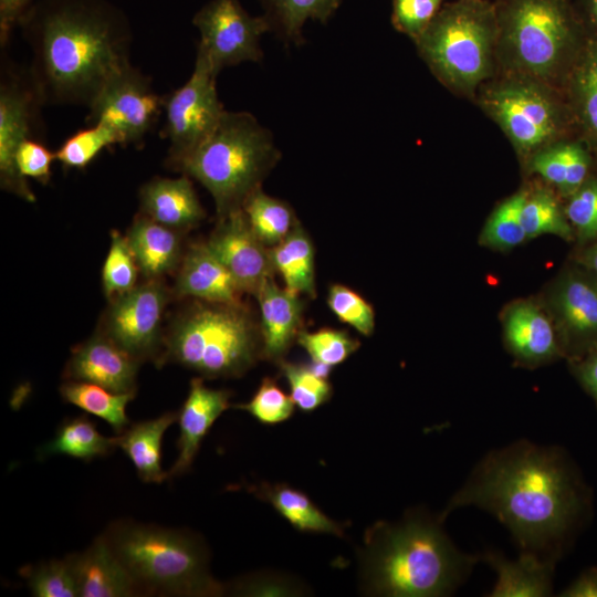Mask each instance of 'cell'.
I'll return each instance as SVG.
<instances>
[{
  "label": "cell",
  "instance_id": "obj_1",
  "mask_svg": "<svg viewBox=\"0 0 597 597\" xmlns=\"http://www.w3.org/2000/svg\"><path fill=\"white\" fill-rule=\"evenodd\" d=\"M475 505L499 519L522 552L553 559L589 506L583 479L566 452L517 441L489 453L440 516Z\"/></svg>",
  "mask_w": 597,
  "mask_h": 597
},
{
  "label": "cell",
  "instance_id": "obj_2",
  "mask_svg": "<svg viewBox=\"0 0 597 597\" xmlns=\"http://www.w3.org/2000/svg\"><path fill=\"white\" fill-rule=\"evenodd\" d=\"M18 27L31 50L28 74L42 104L88 107L130 63V23L109 0H38Z\"/></svg>",
  "mask_w": 597,
  "mask_h": 597
},
{
  "label": "cell",
  "instance_id": "obj_3",
  "mask_svg": "<svg viewBox=\"0 0 597 597\" xmlns=\"http://www.w3.org/2000/svg\"><path fill=\"white\" fill-rule=\"evenodd\" d=\"M441 520L415 513L398 523L377 522L359 552L360 583L368 595L444 596L465 578L476 556L458 551Z\"/></svg>",
  "mask_w": 597,
  "mask_h": 597
},
{
  "label": "cell",
  "instance_id": "obj_4",
  "mask_svg": "<svg viewBox=\"0 0 597 597\" xmlns=\"http://www.w3.org/2000/svg\"><path fill=\"white\" fill-rule=\"evenodd\" d=\"M496 61L504 74L564 92L593 33L570 0H495Z\"/></svg>",
  "mask_w": 597,
  "mask_h": 597
},
{
  "label": "cell",
  "instance_id": "obj_5",
  "mask_svg": "<svg viewBox=\"0 0 597 597\" xmlns=\"http://www.w3.org/2000/svg\"><path fill=\"white\" fill-rule=\"evenodd\" d=\"M102 534L140 595L220 596L227 591L210 573L205 543L191 532L119 520Z\"/></svg>",
  "mask_w": 597,
  "mask_h": 597
},
{
  "label": "cell",
  "instance_id": "obj_6",
  "mask_svg": "<svg viewBox=\"0 0 597 597\" xmlns=\"http://www.w3.org/2000/svg\"><path fill=\"white\" fill-rule=\"evenodd\" d=\"M280 158L271 132L252 114L226 111L214 132L176 170L211 193L222 218L242 209Z\"/></svg>",
  "mask_w": 597,
  "mask_h": 597
},
{
  "label": "cell",
  "instance_id": "obj_7",
  "mask_svg": "<svg viewBox=\"0 0 597 597\" xmlns=\"http://www.w3.org/2000/svg\"><path fill=\"white\" fill-rule=\"evenodd\" d=\"M262 358L260 324L241 304L195 302L175 321L160 363L206 378L241 377Z\"/></svg>",
  "mask_w": 597,
  "mask_h": 597
},
{
  "label": "cell",
  "instance_id": "obj_8",
  "mask_svg": "<svg viewBox=\"0 0 597 597\" xmlns=\"http://www.w3.org/2000/svg\"><path fill=\"white\" fill-rule=\"evenodd\" d=\"M495 2L458 0L441 7L415 41L432 74L449 90L474 97L496 65Z\"/></svg>",
  "mask_w": 597,
  "mask_h": 597
},
{
  "label": "cell",
  "instance_id": "obj_9",
  "mask_svg": "<svg viewBox=\"0 0 597 597\" xmlns=\"http://www.w3.org/2000/svg\"><path fill=\"white\" fill-rule=\"evenodd\" d=\"M478 103L527 160L536 151L565 139L573 117L561 91L541 82L503 74L478 90Z\"/></svg>",
  "mask_w": 597,
  "mask_h": 597
},
{
  "label": "cell",
  "instance_id": "obj_10",
  "mask_svg": "<svg viewBox=\"0 0 597 597\" xmlns=\"http://www.w3.org/2000/svg\"><path fill=\"white\" fill-rule=\"evenodd\" d=\"M217 76L209 62L197 53L188 81L163 96V137L169 143L167 163L175 170L209 138L226 112L218 96Z\"/></svg>",
  "mask_w": 597,
  "mask_h": 597
},
{
  "label": "cell",
  "instance_id": "obj_11",
  "mask_svg": "<svg viewBox=\"0 0 597 597\" xmlns=\"http://www.w3.org/2000/svg\"><path fill=\"white\" fill-rule=\"evenodd\" d=\"M200 33L197 53L219 74L228 66L263 59L262 34L271 31L264 15H251L239 0H210L192 18Z\"/></svg>",
  "mask_w": 597,
  "mask_h": 597
},
{
  "label": "cell",
  "instance_id": "obj_12",
  "mask_svg": "<svg viewBox=\"0 0 597 597\" xmlns=\"http://www.w3.org/2000/svg\"><path fill=\"white\" fill-rule=\"evenodd\" d=\"M87 122L111 127L122 145L143 144L163 111V96L132 63L115 73L88 106Z\"/></svg>",
  "mask_w": 597,
  "mask_h": 597
},
{
  "label": "cell",
  "instance_id": "obj_13",
  "mask_svg": "<svg viewBox=\"0 0 597 597\" xmlns=\"http://www.w3.org/2000/svg\"><path fill=\"white\" fill-rule=\"evenodd\" d=\"M541 303L549 314L569 360L597 346V280L575 263L546 287Z\"/></svg>",
  "mask_w": 597,
  "mask_h": 597
},
{
  "label": "cell",
  "instance_id": "obj_14",
  "mask_svg": "<svg viewBox=\"0 0 597 597\" xmlns=\"http://www.w3.org/2000/svg\"><path fill=\"white\" fill-rule=\"evenodd\" d=\"M39 100L29 74L2 66L0 82V184L1 188L25 201L35 196L17 166L20 145L32 137Z\"/></svg>",
  "mask_w": 597,
  "mask_h": 597
},
{
  "label": "cell",
  "instance_id": "obj_15",
  "mask_svg": "<svg viewBox=\"0 0 597 597\" xmlns=\"http://www.w3.org/2000/svg\"><path fill=\"white\" fill-rule=\"evenodd\" d=\"M168 294L158 280H149L112 300L103 334L139 363L154 358L160 344Z\"/></svg>",
  "mask_w": 597,
  "mask_h": 597
},
{
  "label": "cell",
  "instance_id": "obj_16",
  "mask_svg": "<svg viewBox=\"0 0 597 597\" xmlns=\"http://www.w3.org/2000/svg\"><path fill=\"white\" fill-rule=\"evenodd\" d=\"M206 243L244 293L255 296L264 282L274 276L270 249L254 233L242 209L219 218Z\"/></svg>",
  "mask_w": 597,
  "mask_h": 597
},
{
  "label": "cell",
  "instance_id": "obj_17",
  "mask_svg": "<svg viewBox=\"0 0 597 597\" xmlns=\"http://www.w3.org/2000/svg\"><path fill=\"white\" fill-rule=\"evenodd\" d=\"M501 320L504 345L520 365L535 368L564 357L555 325L538 298L510 303Z\"/></svg>",
  "mask_w": 597,
  "mask_h": 597
},
{
  "label": "cell",
  "instance_id": "obj_18",
  "mask_svg": "<svg viewBox=\"0 0 597 597\" xmlns=\"http://www.w3.org/2000/svg\"><path fill=\"white\" fill-rule=\"evenodd\" d=\"M139 362L104 334L77 346L66 365L67 380L92 383L114 392L136 394Z\"/></svg>",
  "mask_w": 597,
  "mask_h": 597
},
{
  "label": "cell",
  "instance_id": "obj_19",
  "mask_svg": "<svg viewBox=\"0 0 597 597\" xmlns=\"http://www.w3.org/2000/svg\"><path fill=\"white\" fill-rule=\"evenodd\" d=\"M260 307L262 358L279 364L303 329L305 302L302 295L268 279L255 295Z\"/></svg>",
  "mask_w": 597,
  "mask_h": 597
},
{
  "label": "cell",
  "instance_id": "obj_20",
  "mask_svg": "<svg viewBox=\"0 0 597 597\" xmlns=\"http://www.w3.org/2000/svg\"><path fill=\"white\" fill-rule=\"evenodd\" d=\"M230 397L229 390L209 388L202 378L190 381L188 396L178 412V457L167 471L168 479L182 475L190 469L203 438L214 421L231 406Z\"/></svg>",
  "mask_w": 597,
  "mask_h": 597
},
{
  "label": "cell",
  "instance_id": "obj_21",
  "mask_svg": "<svg viewBox=\"0 0 597 597\" xmlns=\"http://www.w3.org/2000/svg\"><path fill=\"white\" fill-rule=\"evenodd\" d=\"M176 293L198 301L241 304L244 293L207 243L192 244L185 254L176 280Z\"/></svg>",
  "mask_w": 597,
  "mask_h": 597
},
{
  "label": "cell",
  "instance_id": "obj_22",
  "mask_svg": "<svg viewBox=\"0 0 597 597\" xmlns=\"http://www.w3.org/2000/svg\"><path fill=\"white\" fill-rule=\"evenodd\" d=\"M80 597L140 596L134 579L109 547L103 534L80 553L67 556Z\"/></svg>",
  "mask_w": 597,
  "mask_h": 597
},
{
  "label": "cell",
  "instance_id": "obj_23",
  "mask_svg": "<svg viewBox=\"0 0 597 597\" xmlns=\"http://www.w3.org/2000/svg\"><path fill=\"white\" fill-rule=\"evenodd\" d=\"M140 213L151 220L181 231L193 228L206 216L190 177H156L139 190Z\"/></svg>",
  "mask_w": 597,
  "mask_h": 597
},
{
  "label": "cell",
  "instance_id": "obj_24",
  "mask_svg": "<svg viewBox=\"0 0 597 597\" xmlns=\"http://www.w3.org/2000/svg\"><path fill=\"white\" fill-rule=\"evenodd\" d=\"M574 126L580 140L590 151L597 153V33L587 39L576 60L565 88Z\"/></svg>",
  "mask_w": 597,
  "mask_h": 597
},
{
  "label": "cell",
  "instance_id": "obj_25",
  "mask_svg": "<svg viewBox=\"0 0 597 597\" xmlns=\"http://www.w3.org/2000/svg\"><path fill=\"white\" fill-rule=\"evenodd\" d=\"M179 232L142 213L135 218L126 239L146 277L158 280L176 269L181 253Z\"/></svg>",
  "mask_w": 597,
  "mask_h": 597
},
{
  "label": "cell",
  "instance_id": "obj_26",
  "mask_svg": "<svg viewBox=\"0 0 597 597\" xmlns=\"http://www.w3.org/2000/svg\"><path fill=\"white\" fill-rule=\"evenodd\" d=\"M483 559L498 574L491 597H544L552 593L555 561L522 552L516 561L489 552Z\"/></svg>",
  "mask_w": 597,
  "mask_h": 597
},
{
  "label": "cell",
  "instance_id": "obj_27",
  "mask_svg": "<svg viewBox=\"0 0 597 597\" xmlns=\"http://www.w3.org/2000/svg\"><path fill=\"white\" fill-rule=\"evenodd\" d=\"M526 161L531 172L568 198L589 177L591 156L580 139H562L536 151Z\"/></svg>",
  "mask_w": 597,
  "mask_h": 597
},
{
  "label": "cell",
  "instance_id": "obj_28",
  "mask_svg": "<svg viewBox=\"0 0 597 597\" xmlns=\"http://www.w3.org/2000/svg\"><path fill=\"white\" fill-rule=\"evenodd\" d=\"M178 420V412L168 411L157 418L130 423L116 434V446L132 461L145 483H161L168 474L161 467V441L167 429Z\"/></svg>",
  "mask_w": 597,
  "mask_h": 597
},
{
  "label": "cell",
  "instance_id": "obj_29",
  "mask_svg": "<svg viewBox=\"0 0 597 597\" xmlns=\"http://www.w3.org/2000/svg\"><path fill=\"white\" fill-rule=\"evenodd\" d=\"M250 491L270 503L296 531L344 536V526L322 512L302 491L287 484L261 483Z\"/></svg>",
  "mask_w": 597,
  "mask_h": 597
},
{
  "label": "cell",
  "instance_id": "obj_30",
  "mask_svg": "<svg viewBox=\"0 0 597 597\" xmlns=\"http://www.w3.org/2000/svg\"><path fill=\"white\" fill-rule=\"evenodd\" d=\"M270 258L274 272L280 274L287 290L316 297L315 249L300 222L283 241L270 248Z\"/></svg>",
  "mask_w": 597,
  "mask_h": 597
},
{
  "label": "cell",
  "instance_id": "obj_31",
  "mask_svg": "<svg viewBox=\"0 0 597 597\" xmlns=\"http://www.w3.org/2000/svg\"><path fill=\"white\" fill-rule=\"evenodd\" d=\"M117 448L116 436L105 437L86 416L64 419L54 437L38 451V458L64 454L82 461H91L109 454Z\"/></svg>",
  "mask_w": 597,
  "mask_h": 597
},
{
  "label": "cell",
  "instance_id": "obj_32",
  "mask_svg": "<svg viewBox=\"0 0 597 597\" xmlns=\"http://www.w3.org/2000/svg\"><path fill=\"white\" fill-rule=\"evenodd\" d=\"M271 31L286 44L304 42L303 25L307 20L322 23L336 12L342 0H261Z\"/></svg>",
  "mask_w": 597,
  "mask_h": 597
},
{
  "label": "cell",
  "instance_id": "obj_33",
  "mask_svg": "<svg viewBox=\"0 0 597 597\" xmlns=\"http://www.w3.org/2000/svg\"><path fill=\"white\" fill-rule=\"evenodd\" d=\"M60 394L67 404L106 421L116 434L130 425L126 406L134 399V392H114L92 383L66 380Z\"/></svg>",
  "mask_w": 597,
  "mask_h": 597
},
{
  "label": "cell",
  "instance_id": "obj_34",
  "mask_svg": "<svg viewBox=\"0 0 597 597\" xmlns=\"http://www.w3.org/2000/svg\"><path fill=\"white\" fill-rule=\"evenodd\" d=\"M521 220L527 239L543 234H554L566 241L575 238L564 206L555 192L544 186L526 190L521 209Z\"/></svg>",
  "mask_w": 597,
  "mask_h": 597
},
{
  "label": "cell",
  "instance_id": "obj_35",
  "mask_svg": "<svg viewBox=\"0 0 597 597\" xmlns=\"http://www.w3.org/2000/svg\"><path fill=\"white\" fill-rule=\"evenodd\" d=\"M258 238L270 249L283 241L298 222L291 206L259 188L242 206Z\"/></svg>",
  "mask_w": 597,
  "mask_h": 597
},
{
  "label": "cell",
  "instance_id": "obj_36",
  "mask_svg": "<svg viewBox=\"0 0 597 597\" xmlns=\"http://www.w3.org/2000/svg\"><path fill=\"white\" fill-rule=\"evenodd\" d=\"M526 190L521 189L501 201L485 221L479 243L496 251H510L527 240L521 209Z\"/></svg>",
  "mask_w": 597,
  "mask_h": 597
},
{
  "label": "cell",
  "instance_id": "obj_37",
  "mask_svg": "<svg viewBox=\"0 0 597 597\" xmlns=\"http://www.w3.org/2000/svg\"><path fill=\"white\" fill-rule=\"evenodd\" d=\"M115 145H122L118 135L107 125L94 123L67 137L54 156L64 168L83 169Z\"/></svg>",
  "mask_w": 597,
  "mask_h": 597
},
{
  "label": "cell",
  "instance_id": "obj_38",
  "mask_svg": "<svg viewBox=\"0 0 597 597\" xmlns=\"http://www.w3.org/2000/svg\"><path fill=\"white\" fill-rule=\"evenodd\" d=\"M277 366L290 386V396L300 410L314 411L331 399L333 387L328 377L320 374L312 363L306 365L284 359Z\"/></svg>",
  "mask_w": 597,
  "mask_h": 597
},
{
  "label": "cell",
  "instance_id": "obj_39",
  "mask_svg": "<svg viewBox=\"0 0 597 597\" xmlns=\"http://www.w3.org/2000/svg\"><path fill=\"white\" fill-rule=\"evenodd\" d=\"M31 594L35 597H80L71 563L66 557L22 568Z\"/></svg>",
  "mask_w": 597,
  "mask_h": 597
},
{
  "label": "cell",
  "instance_id": "obj_40",
  "mask_svg": "<svg viewBox=\"0 0 597 597\" xmlns=\"http://www.w3.org/2000/svg\"><path fill=\"white\" fill-rule=\"evenodd\" d=\"M296 343L305 349L313 363L329 368L344 363L360 346V342L346 331L328 327L315 332L302 329Z\"/></svg>",
  "mask_w": 597,
  "mask_h": 597
},
{
  "label": "cell",
  "instance_id": "obj_41",
  "mask_svg": "<svg viewBox=\"0 0 597 597\" xmlns=\"http://www.w3.org/2000/svg\"><path fill=\"white\" fill-rule=\"evenodd\" d=\"M137 268L127 239L113 231L111 247L102 270L105 294L114 300L132 291L136 286Z\"/></svg>",
  "mask_w": 597,
  "mask_h": 597
},
{
  "label": "cell",
  "instance_id": "obj_42",
  "mask_svg": "<svg viewBox=\"0 0 597 597\" xmlns=\"http://www.w3.org/2000/svg\"><path fill=\"white\" fill-rule=\"evenodd\" d=\"M232 407L249 412L262 425L273 426L292 417L295 402L273 378L264 377L248 402Z\"/></svg>",
  "mask_w": 597,
  "mask_h": 597
},
{
  "label": "cell",
  "instance_id": "obj_43",
  "mask_svg": "<svg viewBox=\"0 0 597 597\" xmlns=\"http://www.w3.org/2000/svg\"><path fill=\"white\" fill-rule=\"evenodd\" d=\"M564 206L575 238L585 245L597 240V176H590L572 193Z\"/></svg>",
  "mask_w": 597,
  "mask_h": 597
},
{
  "label": "cell",
  "instance_id": "obj_44",
  "mask_svg": "<svg viewBox=\"0 0 597 597\" xmlns=\"http://www.w3.org/2000/svg\"><path fill=\"white\" fill-rule=\"evenodd\" d=\"M327 305L336 317L364 336H370L375 329V312L359 293L344 284L328 287Z\"/></svg>",
  "mask_w": 597,
  "mask_h": 597
},
{
  "label": "cell",
  "instance_id": "obj_45",
  "mask_svg": "<svg viewBox=\"0 0 597 597\" xmlns=\"http://www.w3.org/2000/svg\"><path fill=\"white\" fill-rule=\"evenodd\" d=\"M441 7L442 0H392V25L415 42Z\"/></svg>",
  "mask_w": 597,
  "mask_h": 597
},
{
  "label": "cell",
  "instance_id": "obj_46",
  "mask_svg": "<svg viewBox=\"0 0 597 597\" xmlns=\"http://www.w3.org/2000/svg\"><path fill=\"white\" fill-rule=\"evenodd\" d=\"M17 166L24 178H33L46 184L51 176L52 161L55 159L44 144L35 138L24 140L17 151Z\"/></svg>",
  "mask_w": 597,
  "mask_h": 597
},
{
  "label": "cell",
  "instance_id": "obj_47",
  "mask_svg": "<svg viewBox=\"0 0 597 597\" xmlns=\"http://www.w3.org/2000/svg\"><path fill=\"white\" fill-rule=\"evenodd\" d=\"M231 590L242 596H283L301 591L295 583L277 575L248 576L232 585Z\"/></svg>",
  "mask_w": 597,
  "mask_h": 597
},
{
  "label": "cell",
  "instance_id": "obj_48",
  "mask_svg": "<svg viewBox=\"0 0 597 597\" xmlns=\"http://www.w3.org/2000/svg\"><path fill=\"white\" fill-rule=\"evenodd\" d=\"M569 364L575 378L597 406V346Z\"/></svg>",
  "mask_w": 597,
  "mask_h": 597
},
{
  "label": "cell",
  "instance_id": "obj_49",
  "mask_svg": "<svg viewBox=\"0 0 597 597\" xmlns=\"http://www.w3.org/2000/svg\"><path fill=\"white\" fill-rule=\"evenodd\" d=\"M31 0H0V44L3 48Z\"/></svg>",
  "mask_w": 597,
  "mask_h": 597
},
{
  "label": "cell",
  "instance_id": "obj_50",
  "mask_svg": "<svg viewBox=\"0 0 597 597\" xmlns=\"http://www.w3.org/2000/svg\"><path fill=\"white\" fill-rule=\"evenodd\" d=\"M561 596L564 597H597V567L584 570Z\"/></svg>",
  "mask_w": 597,
  "mask_h": 597
},
{
  "label": "cell",
  "instance_id": "obj_51",
  "mask_svg": "<svg viewBox=\"0 0 597 597\" xmlns=\"http://www.w3.org/2000/svg\"><path fill=\"white\" fill-rule=\"evenodd\" d=\"M578 265L585 269L597 280V240H594L585 245L576 255Z\"/></svg>",
  "mask_w": 597,
  "mask_h": 597
},
{
  "label": "cell",
  "instance_id": "obj_52",
  "mask_svg": "<svg viewBox=\"0 0 597 597\" xmlns=\"http://www.w3.org/2000/svg\"><path fill=\"white\" fill-rule=\"evenodd\" d=\"M577 8L590 31L597 33V0H579Z\"/></svg>",
  "mask_w": 597,
  "mask_h": 597
}]
</instances>
